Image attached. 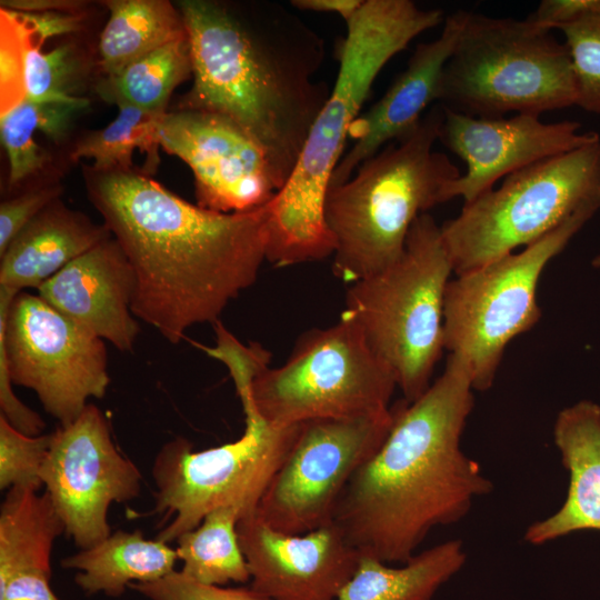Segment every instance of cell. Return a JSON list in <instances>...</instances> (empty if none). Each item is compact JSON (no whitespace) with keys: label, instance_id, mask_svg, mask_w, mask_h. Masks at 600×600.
<instances>
[{"label":"cell","instance_id":"ab89813d","mask_svg":"<svg viewBox=\"0 0 600 600\" xmlns=\"http://www.w3.org/2000/svg\"><path fill=\"white\" fill-rule=\"evenodd\" d=\"M592 267L600 269V254L596 256L591 261Z\"/></svg>","mask_w":600,"mask_h":600},{"label":"cell","instance_id":"5b68a950","mask_svg":"<svg viewBox=\"0 0 600 600\" xmlns=\"http://www.w3.org/2000/svg\"><path fill=\"white\" fill-rule=\"evenodd\" d=\"M442 120L439 104L409 134L328 189L323 216L334 240L332 272L340 280L353 283L393 264L417 218L444 202L446 186L461 173L433 150Z\"/></svg>","mask_w":600,"mask_h":600},{"label":"cell","instance_id":"d4e9b609","mask_svg":"<svg viewBox=\"0 0 600 600\" xmlns=\"http://www.w3.org/2000/svg\"><path fill=\"white\" fill-rule=\"evenodd\" d=\"M109 20L99 39L100 67L107 77L188 36L177 6L167 0H107Z\"/></svg>","mask_w":600,"mask_h":600},{"label":"cell","instance_id":"83f0119b","mask_svg":"<svg viewBox=\"0 0 600 600\" xmlns=\"http://www.w3.org/2000/svg\"><path fill=\"white\" fill-rule=\"evenodd\" d=\"M89 100L78 98L69 102L32 101L20 102L1 112V142L9 159V184L16 186L42 169L49 160L47 153L34 141L36 131L59 142L69 130L74 117L87 108Z\"/></svg>","mask_w":600,"mask_h":600},{"label":"cell","instance_id":"7402d4cb","mask_svg":"<svg viewBox=\"0 0 600 600\" xmlns=\"http://www.w3.org/2000/svg\"><path fill=\"white\" fill-rule=\"evenodd\" d=\"M111 237L104 224L54 200L37 214L0 257V286L39 289L49 278Z\"/></svg>","mask_w":600,"mask_h":600},{"label":"cell","instance_id":"8d00e7d4","mask_svg":"<svg viewBox=\"0 0 600 600\" xmlns=\"http://www.w3.org/2000/svg\"><path fill=\"white\" fill-rule=\"evenodd\" d=\"M599 4L600 0H543L528 19L542 28L560 30Z\"/></svg>","mask_w":600,"mask_h":600},{"label":"cell","instance_id":"4fadbf2b","mask_svg":"<svg viewBox=\"0 0 600 600\" xmlns=\"http://www.w3.org/2000/svg\"><path fill=\"white\" fill-rule=\"evenodd\" d=\"M394 416L393 406L379 414L301 423L254 514L289 534L331 523L340 496L386 440Z\"/></svg>","mask_w":600,"mask_h":600},{"label":"cell","instance_id":"836d02e7","mask_svg":"<svg viewBox=\"0 0 600 600\" xmlns=\"http://www.w3.org/2000/svg\"><path fill=\"white\" fill-rule=\"evenodd\" d=\"M61 188L44 186L3 200L0 204V257L17 234L47 206L59 199Z\"/></svg>","mask_w":600,"mask_h":600},{"label":"cell","instance_id":"2e32d148","mask_svg":"<svg viewBox=\"0 0 600 600\" xmlns=\"http://www.w3.org/2000/svg\"><path fill=\"white\" fill-rule=\"evenodd\" d=\"M442 110L439 140L467 168L446 186L444 202L461 198L468 203L492 190L498 180L600 137L580 131V123L571 120L543 122L540 116L528 113L481 118L444 106Z\"/></svg>","mask_w":600,"mask_h":600},{"label":"cell","instance_id":"d6a6232c","mask_svg":"<svg viewBox=\"0 0 600 600\" xmlns=\"http://www.w3.org/2000/svg\"><path fill=\"white\" fill-rule=\"evenodd\" d=\"M129 588L150 600H271L250 587L204 584L177 570L157 581L131 583Z\"/></svg>","mask_w":600,"mask_h":600},{"label":"cell","instance_id":"9a60e30c","mask_svg":"<svg viewBox=\"0 0 600 600\" xmlns=\"http://www.w3.org/2000/svg\"><path fill=\"white\" fill-rule=\"evenodd\" d=\"M158 141L193 172L197 204L216 212L251 211L278 192L261 146L229 118L203 110L166 112Z\"/></svg>","mask_w":600,"mask_h":600},{"label":"cell","instance_id":"74e56055","mask_svg":"<svg viewBox=\"0 0 600 600\" xmlns=\"http://www.w3.org/2000/svg\"><path fill=\"white\" fill-rule=\"evenodd\" d=\"M364 0H292L290 6L297 10L334 13L344 22L351 19L361 8Z\"/></svg>","mask_w":600,"mask_h":600},{"label":"cell","instance_id":"484cf974","mask_svg":"<svg viewBox=\"0 0 600 600\" xmlns=\"http://www.w3.org/2000/svg\"><path fill=\"white\" fill-rule=\"evenodd\" d=\"M192 76L188 36L167 43L134 61L119 73L104 78L98 92L114 104H130L162 116L172 91Z\"/></svg>","mask_w":600,"mask_h":600},{"label":"cell","instance_id":"8992f818","mask_svg":"<svg viewBox=\"0 0 600 600\" xmlns=\"http://www.w3.org/2000/svg\"><path fill=\"white\" fill-rule=\"evenodd\" d=\"M452 272L440 226L422 213L410 229L402 256L347 291L343 313L391 369L408 402L430 387L444 350L443 301Z\"/></svg>","mask_w":600,"mask_h":600},{"label":"cell","instance_id":"ac0fdd59","mask_svg":"<svg viewBox=\"0 0 600 600\" xmlns=\"http://www.w3.org/2000/svg\"><path fill=\"white\" fill-rule=\"evenodd\" d=\"M134 290L133 268L111 236L43 282L38 294L93 336L128 352L140 332L131 311Z\"/></svg>","mask_w":600,"mask_h":600},{"label":"cell","instance_id":"4dcf8cb0","mask_svg":"<svg viewBox=\"0 0 600 600\" xmlns=\"http://www.w3.org/2000/svg\"><path fill=\"white\" fill-rule=\"evenodd\" d=\"M560 30L573 71L576 106L600 113V4Z\"/></svg>","mask_w":600,"mask_h":600},{"label":"cell","instance_id":"5bb4252c","mask_svg":"<svg viewBox=\"0 0 600 600\" xmlns=\"http://www.w3.org/2000/svg\"><path fill=\"white\" fill-rule=\"evenodd\" d=\"M40 479L64 533L80 550L112 533L110 506L138 498L142 483L139 468L119 451L106 416L92 403L52 432Z\"/></svg>","mask_w":600,"mask_h":600},{"label":"cell","instance_id":"1f68e13d","mask_svg":"<svg viewBox=\"0 0 600 600\" xmlns=\"http://www.w3.org/2000/svg\"><path fill=\"white\" fill-rule=\"evenodd\" d=\"M51 442L52 432L27 436L0 416V489L24 486L40 491V472Z\"/></svg>","mask_w":600,"mask_h":600},{"label":"cell","instance_id":"ba28073f","mask_svg":"<svg viewBox=\"0 0 600 600\" xmlns=\"http://www.w3.org/2000/svg\"><path fill=\"white\" fill-rule=\"evenodd\" d=\"M600 210V137L507 178L440 226L456 274L548 234L576 213Z\"/></svg>","mask_w":600,"mask_h":600},{"label":"cell","instance_id":"f1b7e54d","mask_svg":"<svg viewBox=\"0 0 600 600\" xmlns=\"http://www.w3.org/2000/svg\"><path fill=\"white\" fill-rule=\"evenodd\" d=\"M118 116L112 122L101 130L90 132L77 143L71 152L73 160L93 159L91 167L97 170L132 168L136 148L156 160L160 147L158 123L161 116L130 104H118Z\"/></svg>","mask_w":600,"mask_h":600},{"label":"cell","instance_id":"ffe728a7","mask_svg":"<svg viewBox=\"0 0 600 600\" xmlns=\"http://www.w3.org/2000/svg\"><path fill=\"white\" fill-rule=\"evenodd\" d=\"M64 526L48 493L10 488L0 508V600H60L53 592L51 553Z\"/></svg>","mask_w":600,"mask_h":600},{"label":"cell","instance_id":"f546056e","mask_svg":"<svg viewBox=\"0 0 600 600\" xmlns=\"http://www.w3.org/2000/svg\"><path fill=\"white\" fill-rule=\"evenodd\" d=\"M7 13L14 21L22 40L24 98L32 101L58 102L80 98L76 92L84 68L77 50L63 44L43 52L41 46L33 43L14 18L8 11Z\"/></svg>","mask_w":600,"mask_h":600},{"label":"cell","instance_id":"44dd1931","mask_svg":"<svg viewBox=\"0 0 600 600\" xmlns=\"http://www.w3.org/2000/svg\"><path fill=\"white\" fill-rule=\"evenodd\" d=\"M553 441L569 472L568 492L557 512L527 528L523 539L532 546L577 531H600V406L581 400L562 409Z\"/></svg>","mask_w":600,"mask_h":600},{"label":"cell","instance_id":"7c38bea8","mask_svg":"<svg viewBox=\"0 0 600 600\" xmlns=\"http://www.w3.org/2000/svg\"><path fill=\"white\" fill-rule=\"evenodd\" d=\"M0 353L12 384L36 392L60 426L73 422L88 399L110 383L104 341L39 294L0 286Z\"/></svg>","mask_w":600,"mask_h":600},{"label":"cell","instance_id":"52a82bcc","mask_svg":"<svg viewBox=\"0 0 600 600\" xmlns=\"http://www.w3.org/2000/svg\"><path fill=\"white\" fill-rule=\"evenodd\" d=\"M442 106L481 118L541 116L576 106L570 57L552 30L528 18L469 12L438 92Z\"/></svg>","mask_w":600,"mask_h":600},{"label":"cell","instance_id":"e575fe53","mask_svg":"<svg viewBox=\"0 0 600 600\" xmlns=\"http://www.w3.org/2000/svg\"><path fill=\"white\" fill-rule=\"evenodd\" d=\"M1 112L22 99L23 47L18 28L6 10L1 9Z\"/></svg>","mask_w":600,"mask_h":600},{"label":"cell","instance_id":"9c48e42d","mask_svg":"<svg viewBox=\"0 0 600 600\" xmlns=\"http://www.w3.org/2000/svg\"><path fill=\"white\" fill-rule=\"evenodd\" d=\"M597 212L580 211L520 252L450 279L444 349L467 362L474 390L492 387L507 346L540 320L537 289L543 270Z\"/></svg>","mask_w":600,"mask_h":600},{"label":"cell","instance_id":"d6986e66","mask_svg":"<svg viewBox=\"0 0 600 600\" xmlns=\"http://www.w3.org/2000/svg\"><path fill=\"white\" fill-rule=\"evenodd\" d=\"M468 16L469 11L464 10L447 16L441 33L429 42L419 43L406 70L382 98L353 121L349 130L353 146L342 156L329 188L346 182L363 161L419 124L427 106L438 100L444 67Z\"/></svg>","mask_w":600,"mask_h":600},{"label":"cell","instance_id":"4316f807","mask_svg":"<svg viewBox=\"0 0 600 600\" xmlns=\"http://www.w3.org/2000/svg\"><path fill=\"white\" fill-rule=\"evenodd\" d=\"M241 518L236 508H220L207 514L197 528L182 533L176 540L178 560L182 561L180 572L211 586L250 582L237 532Z\"/></svg>","mask_w":600,"mask_h":600},{"label":"cell","instance_id":"f35d334b","mask_svg":"<svg viewBox=\"0 0 600 600\" xmlns=\"http://www.w3.org/2000/svg\"><path fill=\"white\" fill-rule=\"evenodd\" d=\"M82 2L69 1V0H2L1 8L27 11V12H41V11H72L76 12Z\"/></svg>","mask_w":600,"mask_h":600},{"label":"cell","instance_id":"8fae6325","mask_svg":"<svg viewBox=\"0 0 600 600\" xmlns=\"http://www.w3.org/2000/svg\"><path fill=\"white\" fill-rule=\"evenodd\" d=\"M244 422L242 436L222 446L196 451L177 437L161 447L151 469L154 506L146 513L168 523L157 539L176 541L220 508H236L242 518L256 513L301 423L274 427L257 410L246 413Z\"/></svg>","mask_w":600,"mask_h":600},{"label":"cell","instance_id":"d590c367","mask_svg":"<svg viewBox=\"0 0 600 600\" xmlns=\"http://www.w3.org/2000/svg\"><path fill=\"white\" fill-rule=\"evenodd\" d=\"M6 10L22 27L29 39L38 46H42L49 38L77 31L82 21V17L72 11L27 12Z\"/></svg>","mask_w":600,"mask_h":600},{"label":"cell","instance_id":"6da1fadb","mask_svg":"<svg viewBox=\"0 0 600 600\" xmlns=\"http://www.w3.org/2000/svg\"><path fill=\"white\" fill-rule=\"evenodd\" d=\"M90 202L136 276L131 311L170 343L216 323L266 258L267 204L221 213L192 204L132 168H83Z\"/></svg>","mask_w":600,"mask_h":600},{"label":"cell","instance_id":"e0dca14e","mask_svg":"<svg viewBox=\"0 0 600 600\" xmlns=\"http://www.w3.org/2000/svg\"><path fill=\"white\" fill-rule=\"evenodd\" d=\"M237 532L249 587L271 600H336L361 556L333 522L289 534L251 514L238 521Z\"/></svg>","mask_w":600,"mask_h":600},{"label":"cell","instance_id":"277c9868","mask_svg":"<svg viewBox=\"0 0 600 600\" xmlns=\"http://www.w3.org/2000/svg\"><path fill=\"white\" fill-rule=\"evenodd\" d=\"M444 21L410 0H364L346 22L337 80L284 186L267 204V261L277 267L324 259L334 240L323 216L349 130L383 67L424 31Z\"/></svg>","mask_w":600,"mask_h":600},{"label":"cell","instance_id":"cb8c5ba5","mask_svg":"<svg viewBox=\"0 0 600 600\" xmlns=\"http://www.w3.org/2000/svg\"><path fill=\"white\" fill-rule=\"evenodd\" d=\"M466 560L459 539L418 552L400 567L360 556L354 573L336 600H432Z\"/></svg>","mask_w":600,"mask_h":600},{"label":"cell","instance_id":"30bf717a","mask_svg":"<svg viewBox=\"0 0 600 600\" xmlns=\"http://www.w3.org/2000/svg\"><path fill=\"white\" fill-rule=\"evenodd\" d=\"M397 387L391 369L342 313L336 324L302 336L281 367H264L252 381L251 399L269 424L289 427L384 413Z\"/></svg>","mask_w":600,"mask_h":600},{"label":"cell","instance_id":"7a4b0ae2","mask_svg":"<svg viewBox=\"0 0 600 600\" xmlns=\"http://www.w3.org/2000/svg\"><path fill=\"white\" fill-rule=\"evenodd\" d=\"M473 390L469 366L449 353L422 396L394 406L386 440L352 476L333 512L332 522L361 556L402 564L433 528L459 522L492 490L461 449Z\"/></svg>","mask_w":600,"mask_h":600},{"label":"cell","instance_id":"3957f363","mask_svg":"<svg viewBox=\"0 0 600 600\" xmlns=\"http://www.w3.org/2000/svg\"><path fill=\"white\" fill-rule=\"evenodd\" d=\"M193 84L183 109L224 116L263 149L278 191L299 159L330 90L317 80L324 39L278 2L248 11L213 0H181Z\"/></svg>","mask_w":600,"mask_h":600},{"label":"cell","instance_id":"603a6c76","mask_svg":"<svg viewBox=\"0 0 600 600\" xmlns=\"http://www.w3.org/2000/svg\"><path fill=\"white\" fill-rule=\"evenodd\" d=\"M176 549L159 539H146L140 530H118L99 543L61 560L78 570L74 582L87 594L121 597L131 583L157 581L172 571Z\"/></svg>","mask_w":600,"mask_h":600}]
</instances>
